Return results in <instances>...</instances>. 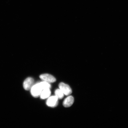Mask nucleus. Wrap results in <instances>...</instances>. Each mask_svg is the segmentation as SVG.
Instances as JSON below:
<instances>
[{
  "label": "nucleus",
  "mask_w": 128,
  "mask_h": 128,
  "mask_svg": "<svg viewBox=\"0 0 128 128\" xmlns=\"http://www.w3.org/2000/svg\"><path fill=\"white\" fill-rule=\"evenodd\" d=\"M58 98L56 96H53L49 98L46 101V103L48 106L54 108L58 104Z\"/></svg>",
  "instance_id": "nucleus-3"
},
{
  "label": "nucleus",
  "mask_w": 128,
  "mask_h": 128,
  "mask_svg": "<svg viewBox=\"0 0 128 128\" xmlns=\"http://www.w3.org/2000/svg\"><path fill=\"white\" fill-rule=\"evenodd\" d=\"M55 96L59 99H62L63 98L64 94L60 89H57L55 91Z\"/></svg>",
  "instance_id": "nucleus-9"
},
{
  "label": "nucleus",
  "mask_w": 128,
  "mask_h": 128,
  "mask_svg": "<svg viewBox=\"0 0 128 128\" xmlns=\"http://www.w3.org/2000/svg\"><path fill=\"white\" fill-rule=\"evenodd\" d=\"M40 77L44 81L49 84L55 82L56 81V78L53 76L47 74H41L40 76Z\"/></svg>",
  "instance_id": "nucleus-4"
},
{
  "label": "nucleus",
  "mask_w": 128,
  "mask_h": 128,
  "mask_svg": "<svg viewBox=\"0 0 128 128\" xmlns=\"http://www.w3.org/2000/svg\"><path fill=\"white\" fill-rule=\"evenodd\" d=\"M59 87L60 89L65 95L68 96L72 93V90L68 84L63 82H61L59 85Z\"/></svg>",
  "instance_id": "nucleus-2"
},
{
  "label": "nucleus",
  "mask_w": 128,
  "mask_h": 128,
  "mask_svg": "<svg viewBox=\"0 0 128 128\" xmlns=\"http://www.w3.org/2000/svg\"><path fill=\"white\" fill-rule=\"evenodd\" d=\"M30 90L32 95L35 98L40 96L43 90L39 82L34 85Z\"/></svg>",
  "instance_id": "nucleus-1"
},
{
  "label": "nucleus",
  "mask_w": 128,
  "mask_h": 128,
  "mask_svg": "<svg viewBox=\"0 0 128 128\" xmlns=\"http://www.w3.org/2000/svg\"><path fill=\"white\" fill-rule=\"evenodd\" d=\"M51 93L50 89L44 90L42 92L40 95V98L42 100L47 98L50 97Z\"/></svg>",
  "instance_id": "nucleus-7"
},
{
  "label": "nucleus",
  "mask_w": 128,
  "mask_h": 128,
  "mask_svg": "<svg viewBox=\"0 0 128 128\" xmlns=\"http://www.w3.org/2000/svg\"><path fill=\"white\" fill-rule=\"evenodd\" d=\"M74 101V98L72 96H68L64 101L63 106L65 108H68L71 106L73 104Z\"/></svg>",
  "instance_id": "nucleus-6"
},
{
  "label": "nucleus",
  "mask_w": 128,
  "mask_h": 128,
  "mask_svg": "<svg viewBox=\"0 0 128 128\" xmlns=\"http://www.w3.org/2000/svg\"><path fill=\"white\" fill-rule=\"evenodd\" d=\"M34 80L31 78H28L26 79L23 83V87L26 90H28L31 89L34 85Z\"/></svg>",
  "instance_id": "nucleus-5"
},
{
  "label": "nucleus",
  "mask_w": 128,
  "mask_h": 128,
  "mask_svg": "<svg viewBox=\"0 0 128 128\" xmlns=\"http://www.w3.org/2000/svg\"><path fill=\"white\" fill-rule=\"evenodd\" d=\"M39 83L43 90L45 89H50L51 88V85L49 83L45 82L43 81Z\"/></svg>",
  "instance_id": "nucleus-8"
}]
</instances>
